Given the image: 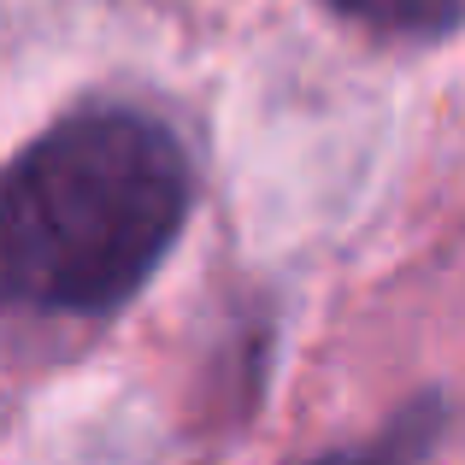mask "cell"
I'll list each match as a JSON object with an SVG mask.
<instances>
[{"label": "cell", "instance_id": "2", "mask_svg": "<svg viewBox=\"0 0 465 465\" xmlns=\"http://www.w3.org/2000/svg\"><path fill=\"white\" fill-rule=\"evenodd\" d=\"M448 424H454V407H448L442 389H424L412 395L383 430L360 436L348 448H324V454L301 460V465H430V454L442 448Z\"/></svg>", "mask_w": 465, "mask_h": 465}, {"label": "cell", "instance_id": "1", "mask_svg": "<svg viewBox=\"0 0 465 465\" xmlns=\"http://www.w3.org/2000/svg\"><path fill=\"white\" fill-rule=\"evenodd\" d=\"M194 206L189 148L142 106H77L0 165V324H101L148 289Z\"/></svg>", "mask_w": 465, "mask_h": 465}, {"label": "cell", "instance_id": "3", "mask_svg": "<svg viewBox=\"0 0 465 465\" xmlns=\"http://www.w3.org/2000/svg\"><path fill=\"white\" fill-rule=\"evenodd\" d=\"M336 18L360 24L365 35L383 42H448L460 30V0H324Z\"/></svg>", "mask_w": 465, "mask_h": 465}]
</instances>
